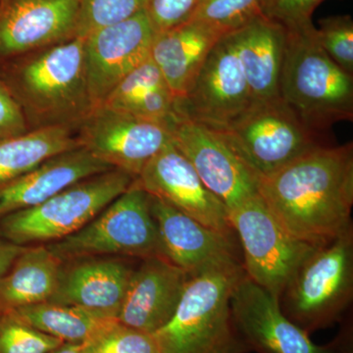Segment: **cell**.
Segmentation results:
<instances>
[{
    "label": "cell",
    "instance_id": "obj_1",
    "mask_svg": "<svg viewBox=\"0 0 353 353\" xmlns=\"http://www.w3.org/2000/svg\"><path fill=\"white\" fill-rule=\"evenodd\" d=\"M257 190L290 234L325 245L352 227L353 143L316 146L259 176Z\"/></svg>",
    "mask_w": 353,
    "mask_h": 353
},
{
    "label": "cell",
    "instance_id": "obj_2",
    "mask_svg": "<svg viewBox=\"0 0 353 353\" xmlns=\"http://www.w3.org/2000/svg\"><path fill=\"white\" fill-rule=\"evenodd\" d=\"M83 38H72L0 65V77L20 104L30 130L78 127L94 109Z\"/></svg>",
    "mask_w": 353,
    "mask_h": 353
},
{
    "label": "cell",
    "instance_id": "obj_3",
    "mask_svg": "<svg viewBox=\"0 0 353 353\" xmlns=\"http://www.w3.org/2000/svg\"><path fill=\"white\" fill-rule=\"evenodd\" d=\"M285 28L281 99L320 136L336 123L352 122L353 76L322 50L312 22Z\"/></svg>",
    "mask_w": 353,
    "mask_h": 353
},
{
    "label": "cell",
    "instance_id": "obj_4",
    "mask_svg": "<svg viewBox=\"0 0 353 353\" xmlns=\"http://www.w3.org/2000/svg\"><path fill=\"white\" fill-rule=\"evenodd\" d=\"M243 273V267H234L190 277L175 313L152 334L160 353L252 352L231 311L232 292Z\"/></svg>",
    "mask_w": 353,
    "mask_h": 353
},
{
    "label": "cell",
    "instance_id": "obj_5",
    "mask_svg": "<svg viewBox=\"0 0 353 353\" xmlns=\"http://www.w3.org/2000/svg\"><path fill=\"white\" fill-rule=\"evenodd\" d=\"M353 296L352 227L317 246L279 297L283 313L310 334L340 321Z\"/></svg>",
    "mask_w": 353,
    "mask_h": 353
},
{
    "label": "cell",
    "instance_id": "obj_6",
    "mask_svg": "<svg viewBox=\"0 0 353 353\" xmlns=\"http://www.w3.org/2000/svg\"><path fill=\"white\" fill-rule=\"evenodd\" d=\"M134 180L112 169L80 181L38 206L0 218V238L25 246L62 240L94 219Z\"/></svg>",
    "mask_w": 353,
    "mask_h": 353
},
{
    "label": "cell",
    "instance_id": "obj_7",
    "mask_svg": "<svg viewBox=\"0 0 353 353\" xmlns=\"http://www.w3.org/2000/svg\"><path fill=\"white\" fill-rule=\"evenodd\" d=\"M46 245L63 263L92 257H164L150 196L134 181L82 229Z\"/></svg>",
    "mask_w": 353,
    "mask_h": 353
},
{
    "label": "cell",
    "instance_id": "obj_8",
    "mask_svg": "<svg viewBox=\"0 0 353 353\" xmlns=\"http://www.w3.org/2000/svg\"><path fill=\"white\" fill-rule=\"evenodd\" d=\"M210 130L257 179L325 143L281 97L253 101L231 122Z\"/></svg>",
    "mask_w": 353,
    "mask_h": 353
},
{
    "label": "cell",
    "instance_id": "obj_9",
    "mask_svg": "<svg viewBox=\"0 0 353 353\" xmlns=\"http://www.w3.org/2000/svg\"><path fill=\"white\" fill-rule=\"evenodd\" d=\"M229 220L246 276L279 299L297 267L317 246L290 234L259 194L230 210Z\"/></svg>",
    "mask_w": 353,
    "mask_h": 353
},
{
    "label": "cell",
    "instance_id": "obj_10",
    "mask_svg": "<svg viewBox=\"0 0 353 353\" xmlns=\"http://www.w3.org/2000/svg\"><path fill=\"white\" fill-rule=\"evenodd\" d=\"M234 326L250 352L257 353H353L352 326L347 323L328 345H318L283 313L279 299L245 272L231 294Z\"/></svg>",
    "mask_w": 353,
    "mask_h": 353
},
{
    "label": "cell",
    "instance_id": "obj_11",
    "mask_svg": "<svg viewBox=\"0 0 353 353\" xmlns=\"http://www.w3.org/2000/svg\"><path fill=\"white\" fill-rule=\"evenodd\" d=\"M77 132L83 148L136 179L171 143L167 123L141 119L103 105L92 109L78 125Z\"/></svg>",
    "mask_w": 353,
    "mask_h": 353
},
{
    "label": "cell",
    "instance_id": "obj_12",
    "mask_svg": "<svg viewBox=\"0 0 353 353\" xmlns=\"http://www.w3.org/2000/svg\"><path fill=\"white\" fill-rule=\"evenodd\" d=\"M171 141L228 211L259 194V179L212 130L176 112L167 122Z\"/></svg>",
    "mask_w": 353,
    "mask_h": 353
},
{
    "label": "cell",
    "instance_id": "obj_13",
    "mask_svg": "<svg viewBox=\"0 0 353 353\" xmlns=\"http://www.w3.org/2000/svg\"><path fill=\"white\" fill-rule=\"evenodd\" d=\"M252 102L243 67L227 34L210 51L187 94L176 99V111L216 129L238 117Z\"/></svg>",
    "mask_w": 353,
    "mask_h": 353
},
{
    "label": "cell",
    "instance_id": "obj_14",
    "mask_svg": "<svg viewBox=\"0 0 353 353\" xmlns=\"http://www.w3.org/2000/svg\"><path fill=\"white\" fill-rule=\"evenodd\" d=\"M154 36L150 18L143 10L83 38L85 77L92 108L101 106L125 77L150 57Z\"/></svg>",
    "mask_w": 353,
    "mask_h": 353
},
{
    "label": "cell",
    "instance_id": "obj_15",
    "mask_svg": "<svg viewBox=\"0 0 353 353\" xmlns=\"http://www.w3.org/2000/svg\"><path fill=\"white\" fill-rule=\"evenodd\" d=\"M150 210L164 259L190 277L217 269L243 267L236 236L204 226L152 196Z\"/></svg>",
    "mask_w": 353,
    "mask_h": 353
},
{
    "label": "cell",
    "instance_id": "obj_16",
    "mask_svg": "<svg viewBox=\"0 0 353 353\" xmlns=\"http://www.w3.org/2000/svg\"><path fill=\"white\" fill-rule=\"evenodd\" d=\"M134 182L150 196L162 199L204 226L236 236L226 205L204 185L172 141L145 165Z\"/></svg>",
    "mask_w": 353,
    "mask_h": 353
},
{
    "label": "cell",
    "instance_id": "obj_17",
    "mask_svg": "<svg viewBox=\"0 0 353 353\" xmlns=\"http://www.w3.org/2000/svg\"><path fill=\"white\" fill-rule=\"evenodd\" d=\"M79 0H7L0 4V65L75 38Z\"/></svg>",
    "mask_w": 353,
    "mask_h": 353
},
{
    "label": "cell",
    "instance_id": "obj_18",
    "mask_svg": "<svg viewBox=\"0 0 353 353\" xmlns=\"http://www.w3.org/2000/svg\"><path fill=\"white\" fill-rule=\"evenodd\" d=\"M189 278L164 257L143 259L132 272L118 322L137 331L154 334L175 313Z\"/></svg>",
    "mask_w": 353,
    "mask_h": 353
},
{
    "label": "cell",
    "instance_id": "obj_19",
    "mask_svg": "<svg viewBox=\"0 0 353 353\" xmlns=\"http://www.w3.org/2000/svg\"><path fill=\"white\" fill-rule=\"evenodd\" d=\"M134 270L118 257L64 262L50 303L78 306L117 319Z\"/></svg>",
    "mask_w": 353,
    "mask_h": 353
},
{
    "label": "cell",
    "instance_id": "obj_20",
    "mask_svg": "<svg viewBox=\"0 0 353 353\" xmlns=\"http://www.w3.org/2000/svg\"><path fill=\"white\" fill-rule=\"evenodd\" d=\"M112 169L83 146L55 155L0 185V218L38 206L74 183Z\"/></svg>",
    "mask_w": 353,
    "mask_h": 353
},
{
    "label": "cell",
    "instance_id": "obj_21",
    "mask_svg": "<svg viewBox=\"0 0 353 353\" xmlns=\"http://www.w3.org/2000/svg\"><path fill=\"white\" fill-rule=\"evenodd\" d=\"M253 101L280 97L285 28L266 16L229 32Z\"/></svg>",
    "mask_w": 353,
    "mask_h": 353
},
{
    "label": "cell",
    "instance_id": "obj_22",
    "mask_svg": "<svg viewBox=\"0 0 353 353\" xmlns=\"http://www.w3.org/2000/svg\"><path fill=\"white\" fill-rule=\"evenodd\" d=\"M223 36L196 20L155 34L150 58L176 99L187 94L209 53Z\"/></svg>",
    "mask_w": 353,
    "mask_h": 353
},
{
    "label": "cell",
    "instance_id": "obj_23",
    "mask_svg": "<svg viewBox=\"0 0 353 353\" xmlns=\"http://www.w3.org/2000/svg\"><path fill=\"white\" fill-rule=\"evenodd\" d=\"M62 264L48 245H28L0 279V312L50 301Z\"/></svg>",
    "mask_w": 353,
    "mask_h": 353
},
{
    "label": "cell",
    "instance_id": "obj_24",
    "mask_svg": "<svg viewBox=\"0 0 353 353\" xmlns=\"http://www.w3.org/2000/svg\"><path fill=\"white\" fill-rule=\"evenodd\" d=\"M176 102L175 95L150 57L125 77L101 105L141 119L167 123L175 113Z\"/></svg>",
    "mask_w": 353,
    "mask_h": 353
},
{
    "label": "cell",
    "instance_id": "obj_25",
    "mask_svg": "<svg viewBox=\"0 0 353 353\" xmlns=\"http://www.w3.org/2000/svg\"><path fill=\"white\" fill-rule=\"evenodd\" d=\"M77 128L51 126L0 139V185L36 168L46 160L80 148Z\"/></svg>",
    "mask_w": 353,
    "mask_h": 353
},
{
    "label": "cell",
    "instance_id": "obj_26",
    "mask_svg": "<svg viewBox=\"0 0 353 353\" xmlns=\"http://www.w3.org/2000/svg\"><path fill=\"white\" fill-rule=\"evenodd\" d=\"M34 329L65 343H85L94 340L118 321L78 306L50 301L13 310Z\"/></svg>",
    "mask_w": 353,
    "mask_h": 353
},
{
    "label": "cell",
    "instance_id": "obj_27",
    "mask_svg": "<svg viewBox=\"0 0 353 353\" xmlns=\"http://www.w3.org/2000/svg\"><path fill=\"white\" fill-rule=\"evenodd\" d=\"M269 0H201L192 20L223 34L236 31L264 16Z\"/></svg>",
    "mask_w": 353,
    "mask_h": 353
},
{
    "label": "cell",
    "instance_id": "obj_28",
    "mask_svg": "<svg viewBox=\"0 0 353 353\" xmlns=\"http://www.w3.org/2000/svg\"><path fill=\"white\" fill-rule=\"evenodd\" d=\"M148 0H79L75 37L85 38L101 28L117 24L145 10Z\"/></svg>",
    "mask_w": 353,
    "mask_h": 353
},
{
    "label": "cell",
    "instance_id": "obj_29",
    "mask_svg": "<svg viewBox=\"0 0 353 353\" xmlns=\"http://www.w3.org/2000/svg\"><path fill=\"white\" fill-rule=\"evenodd\" d=\"M63 343L34 329L13 311L0 312V353H50Z\"/></svg>",
    "mask_w": 353,
    "mask_h": 353
},
{
    "label": "cell",
    "instance_id": "obj_30",
    "mask_svg": "<svg viewBox=\"0 0 353 353\" xmlns=\"http://www.w3.org/2000/svg\"><path fill=\"white\" fill-rule=\"evenodd\" d=\"M316 39L323 50L341 69L353 76V20L350 15L320 20Z\"/></svg>",
    "mask_w": 353,
    "mask_h": 353
},
{
    "label": "cell",
    "instance_id": "obj_31",
    "mask_svg": "<svg viewBox=\"0 0 353 353\" xmlns=\"http://www.w3.org/2000/svg\"><path fill=\"white\" fill-rule=\"evenodd\" d=\"M83 353H160L153 334L137 331L116 322L85 343Z\"/></svg>",
    "mask_w": 353,
    "mask_h": 353
},
{
    "label": "cell",
    "instance_id": "obj_32",
    "mask_svg": "<svg viewBox=\"0 0 353 353\" xmlns=\"http://www.w3.org/2000/svg\"><path fill=\"white\" fill-rule=\"evenodd\" d=\"M201 0H148L145 12L155 34L189 22Z\"/></svg>",
    "mask_w": 353,
    "mask_h": 353
},
{
    "label": "cell",
    "instance_id": "obj_33",
    "mask_svg": "<svg viewBox=\"0 0 353 353\" xmlns=\"http://www.w3.org/2000/svg\"><path fill=\"white\" fill-rule=\"evenodd\" d=\"M325 0H269L264 16L284 26L312 22V15Z\"/></svg>",
    "mask_w": 353,
    "mask_h": 353
},
{
    "label": "cell",
    "instance_id": "obj_34",
    "mask_svg": "<svg viewBox=\"0 0 353 353\" xmlns=\"http://www.w3.org/2000/svg\"><path fill=\"white\" fill-rule=\"evenodd\" d=\"M30 131L20 104L0 77V139Z\"/></svg>",
    "mask_w": 353,
    "mask_h": 353
},
{
    "label": "cell",
    "instance_id": "obj_35",
    "mask_svg": "<svg viewBox=\"0 0 353 353\" xmlns=\"http://www.w3.org/2000/svg\"><path fill=\"white\" fill-rule=\"evenodd\" d=\"M27 246L18 245L0 238V279L6 275L14 261L24 252Z\"/></svg>",
    "mask_w": 353,
    "mask_h": 353
},
{
    "label": "cell",
    "instance_id": "obj_36",
    "mask_svg": "<svg viewBox=\"0 0 353 353\" xmlns=\"http://www.w3.org/2000/svg\"><path fill=\"white\" fill-rule=\"evenodd\" d=\"M85 343H63L50 353H83Z\"/></svg>",
    "mask_w": 353,
    "mask_h": 353
},
{
    "label": "cell",
    "instance_id": "obj_37",
    "mask_svg": "<svg viewBox=\"0 0 353 353\" xmlns=\"http://www.w3.org/2000/svg\"><path fill=\"white\" fill-rule=\"evenodd\" d=\"M6 1L7 0H0V4L6 3Z\"/></svg>",
    "mask_w": 353,
    "mask_h": 353
}]
</instances>
